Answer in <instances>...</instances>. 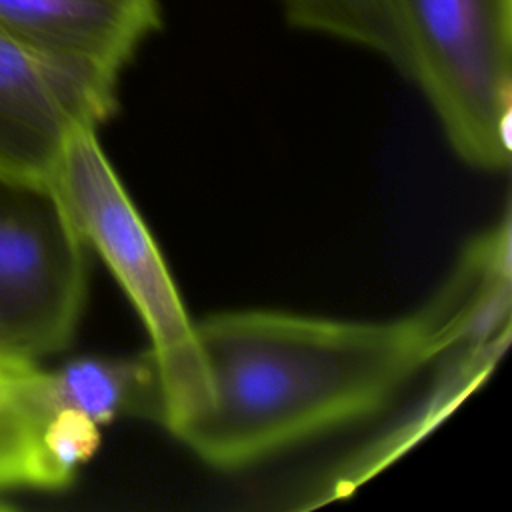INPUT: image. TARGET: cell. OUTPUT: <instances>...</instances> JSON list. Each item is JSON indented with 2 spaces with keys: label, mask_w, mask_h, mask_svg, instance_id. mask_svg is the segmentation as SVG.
Masks as SVG:
<instances>
[{
  "label": "cell",
  "mask_w": 512,
  "mask_h": 512,
  "mask_svg": "<svg viewBox=\"0 0 512 512\" xmlns=\"http://www.w3.org/2000/svg\"><path fill=\"white\" fill-rule=\"evenodd\" d=\"M118 106V76L44 52L0 28V176L48 182L80 128Z\"/></svg>",
  "instance_id": "5b68a950"
},
{
  "label": "cell",
  "mask_w": 512,
  "mask_h": 512,
  "mask_svg": "<svg viewBox=\"0 0 512 512\" xmlns=\"http://www.w3.org/2000/svg\"><path fill=\"white\" fill-rule=\"evenodd\" d=\"M406 76L428 98L456 154L508 166L512 138V0H392Z\"/></svg>",
  "instance_id": "3957f363"
},
{
  "label": "cell",
  "mask_w": 512,
  "mask_h": 512,
  "mask_svg": "<svg viewBox=\"0 0 512 512\" xmlns=\"http://www.w3.org/2000/svg\"><path fill=\"white\" fill-rule=\"evenodd\" d=\"M100 424L76 410H56L42 430V448L56 490L66 488L78 468L86 464L100 446Z\"/></svg>",
  "instance_id": "30bf717a"
},
{
  "label": "cell",
  "mask_w": 512,
  "mask_h": 512,
  "mask_svg": "<svg viewBox=\"0 0 512 512\" xmlns=\"http://www.w3.org/2000/svg\"><path fill=\"white\" fill-rule=\"evenodd\" d=\"M48 184L148 332L160 382V424L172 432L206 400L196 322L184 308L154 236L104 154L96 128L70 134Z\"/></svg>",
  "instance_id": "7a4b0ae2"
},
{
  "label": "cell",
  "mask_w": 512,
  "mask_h": 512,
  "mask_svg": "<svg viewBox=\"0 0 512 512\" xmlns=\"http://www.w3.org/2000/svg\"><path fill=\"white\" fill-rule=\"evenodd\" d=\"M40 392L50 414L68 408L100 426L120 416L160 422V382L150 350L134 358L80 356L56 370H40Z\"/></svg>",
  "instance_id": "52a82bcc"
},
{
  "label": "cell",
  "mask_w": 512,
  "mask_h": 512,
  "mask_svg": "<svg viewBox=\"0 0 512 512\" xmlns=\"http://www.w3.org/2000/svg\"><path fill=\"white\" fill-rule=\"evenodd\" d=\"M86 244L48 182L0 176V350L38 362L74 338Z\"/></svg>",
  "instance_id": "277c9868"
},
{
  "label": "cell",
  "mask_w": 512,
  "mask_h": 512,
  "mask_svg": "<svg viewBox=\"0 0 512 512\" xmlns=\"http://www.w3.org/2000/svg\"><path fill=\"white\" fill-rule=\"evenodd\" d=\"M40 366L0 350V492L56 490L42 430L50 416L40 392Z\"/></svg>",
  "instance_id": "ba28073f"
},
{
  "label": "cell",
  "mask_w": 512,
  "mask_h": 512,
  "mask_svg": "<svg viewBox=\"0 0 512 512\" xmlns=\"http://www.w3.org/2000/svg\"><path fill=\"white\" fill-rule=\"evenodd\" d=\"M294 28L370 50L406 74V50L392 0H276Z\"/></svg>",
  "instance_id": "9c48e42d"
},
{
  "label": "cell",
  "mask_w": 512,
  "mask_h": 512,
  "mask_svg": "<svg viewBox=\"0 0 512 512\" xmlns=\"http://www.w3.org/2000/svg\"><path fill=\"white\" fill-rule=\"evenodd\" d=\"M6 508V502H0V510H4Z\"/></svg>",
  "instance_id": "8fae6325"
},
{
  "label": "cell",
  "mask_w": 512,
  "mask_h": 512,
  "mask_svg": "<svg viewBox=\"0 0 512 512\" xmlns=\"http://www.w3.org/2000/svg\"><path fill=\"white\" fill-rule=\"evenodd\" d=\"M162 26V0H0V28L120 78Z\"/></svg>",
  "instance_id": "8992f818"
},
{
  "label": "cell",
  "mask_w": 512,
  "mask_h": 512,
  "mask_svg": "<svg viewBox=\"0 0 512 512\" xmlns=\"http://www.w3.org/2000/svg\"><path fill=\"white\" fill-rule=\"evenodd\" d=\"M446 290L394 320H334L276 310L196 322L204 404L172 434L200 460L238 470L380 412L450 350Z\"/></svg>",
  "instance_id": "6da1fadb"
}]
</instances>
